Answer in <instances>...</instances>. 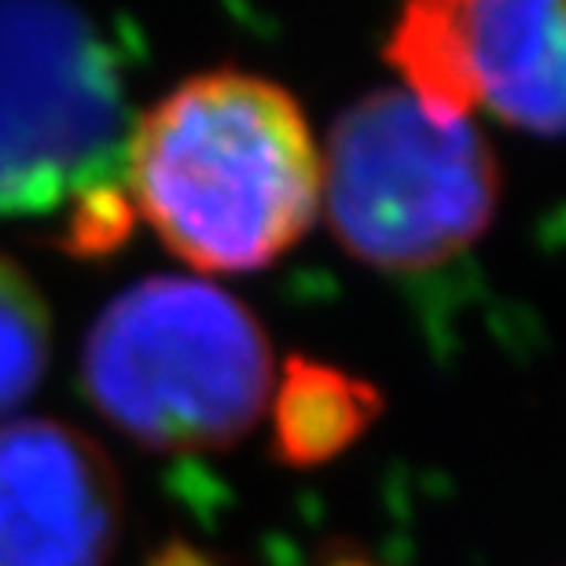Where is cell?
<instances>
[{
  "label": "cell",
  "mask_w": 566,
  "mask_h": 566,
  "mask_svg": "<svg viewBox=\"0 0 566 566\" xmlns=\"http://www.w3.org/2000/svg\"><path fill=\"white\" fill-rule=\"evenodd\" d=\"M122 188L188 269L262 273L321 218V144L273 77L202 71L129 122Z\"/></svg>",
  "instance_id": "6da1fadb"
},
{
  "label": "cell",
  "mask_w": 566,
  "mask_h": 566,
  "mask_svg": "<svg viewBox=\"0 0 566 566\" xmlns=\"http://www.w3.org/2000/svg\"><path fill=\"white\" fill-rule=\"evenodd\" d=\"M93 409L133 446L221 452L269 412L276 357L262 321L199 276H144L115 294L82 346Z\"/></svg>",
  "instance_id": "7a4b0ae2"
},
{
  "label": "cell",
  "mask_w": 566,
  "mask_h": 566,
  "mask_svg": "<svg viewBox=\"0 0 566 566\" xmlns=\"http://www.w3.org/2000/svg\"><path fill=\"white\" fill-rule=\"evenodd\" d=\"M338 247L376 273H427L490 232L501 166L471 122L434 118L405 88H371L335 118L321 151Z\"/></svg>",
  "instance_id": "3957f363"
},
{
  "label": "cell",
  "mask_w": 566,
  "mask_h": 566,
  "mask_svg": "<svg viewBox=\"0 0 566 566\" xmlns=\"http://www.w3.org/2000/svg\"><path fill=\"white\" fill-rule=\"evenodd\" d=\"M126 93L71 0H0V218H52L122 185Z\"/></svg>",
  "instance_id": "277c9868"
},
{
  "label": "cell",
  "mask_w": 566,
  "mask_h": 566,
  "mask_svg": "<svg viewBox=\"0 0 566 566\" xmlns=\"http://www.w3.org/2000/svg\"><path fill=\"white\" fill-rule=\"evenodd\" d=\"M563 0H405L387 63L427 115L490 111L530 137L563 133Z\"/></svg>",
  "instance_id": "5b68a950"
},
{
  "label": "cell",
  "mask_w": 566,
  "mask_h": 566,
  "mask_svg": "<svg viewBox=\"0 0 566 566\" xmlns=\"http://www.w3.org/2000/svg\"><path fill=\"white\" fill-rule=\"evenodd\" d=\"M122 518L96 438L44 416L0 423V566H111Z\"/></svg>",
  "instance_id": "8992f818"
},
{
  "label": "cell",
  "mask_w": 566,
  "mask_h": 566,
  "mask_svg": "<svg viewBox=\"0 0 566 566\" xmlns=\"http://www.w3.org/2000/svg\"><path fill=\"white\" fill-rule=\"evenodd\" d=\"M273 452L287 468H321L354 449L382 416V394L354 371L316 357H287L276 365Z\"/></svg>",
  "instance_id": "52a82bcc"
},
{
  "label": "cell",
  "mask_w": 566,
  "mask_h": 566,
  "mask_svg": "<svg viewBox=\"0 0 566 566\" xmlns=\"http://www.w3.org/2000/svg\"><path fill=\"white\" fill-rule=\"evenodd\" d=\"M52 365V313L30 273L0 254V423L22 409Z\"/></svg>",
  "instance_id": "ba28073f"
},
{
  "label": "cell",
  "mask_w": 566,
  "mask_h": 566,
  "mask_svg": "<svg viewBox=\"0 0 566 566\" xmlns=\"http://www.w3.org/2000/svg\"><path fill=\"white\" fill-rule=\"evenodd\" d=\"M324 566H376V563H368L365 556H357V552H335Z\"/></svg>",
  "instance_id": "9c48e42d"
}]
</instances>
